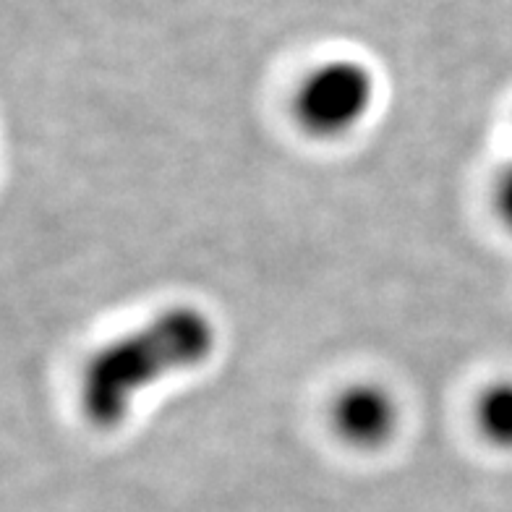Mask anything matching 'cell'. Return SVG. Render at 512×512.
Wrapping results in <instances>:
<instances>
[{
	"label": "cell",
	"mask_w": 512,
	"mask_h": 512,
	"mask_svg": "<svg viewBox=\"0 0 512 512\" xmlns=\"http://www.w3.org/2000/svg\"><path fill=\"white\" fill-rule=\"evenodd\" d=\"M377 100V81L364 63H322L301 81L293 100L296 121L319 139H337L364 123Z\"/></svg>",
	"instance_id": "2"
},
{
	"label": "cell",
	"mask_w": 512,
	"mask_h": 512,
	"mask_svg": "<svg viewBox=\"0 0 512 512\" xmlns=\"http://www.w3.org/2000/svg\"><path fill=\"white\" fill-rule=\"evenodd\" d=\"M494 209H497L499 220L512 230V162L497 178V186H494Z\"/></svg>",
	"instance_id": "5"
},
{
	"label": "cell",
	"mask_w": 512,
	"mask_h": 512,
	"mask_svg": "<svg viewBox=\"0 0 512 512\" xmlns=\"http://www.w3.org/2000/svg\"><path fill=\"white\" fill-rule=\"evenodd\" d=\"M215 345V322L204 311L194 306L165 309L89 358L79 387L81 411L97 429H115L144 392L207 364Z\"/></svg>",
	"instance_id": "1"
},
{
	"label": "cell",
	"mask_w": 512,
	"mask_h": 512,
	"mask_svg": "<svg viewBox=\"0 0 512 512\" xmlns=\"http://www.w3.org/2000/svg\"><path fill=\"white\" fill-rule=\"evenodd\" d=\"M398 424V400L382 384H351L332 405V426L337 437L358 450H377L387 445L398 432Z\"/></svg>",
	"instance_id": "3"
},
{
	"label": "cell",
	"mask_w": 512,
	"mask_h": 512,
	"mask_svg": "<svg viewBox=\"0 0 512 512\" xmlns=\"http://www.w3.org/2000/svg\"><path fill=\"white\" fill-rule=\"evenodd\" d=\"M476 424L486 442L512 450V379L486 387L476 403Z\"/></svg>",
	"instance_id": "4"
}]
</instances>
